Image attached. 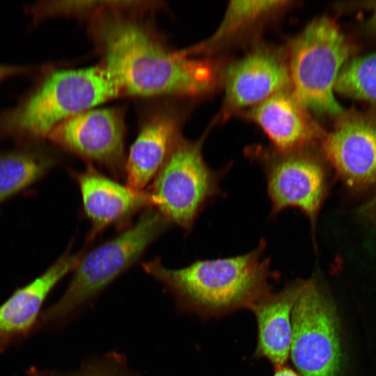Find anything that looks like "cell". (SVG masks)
<instances>
[{
  "instance_id": "1",
  "label": "cell",
  "mask_w": 376,
  "mask_h": 376,
  "mask_svg": "<svg viewBox=\"0 0 376 376\" xmlns=\"http://www.w3.org/2000/svg\"><path fill=\"white\" fill-rule=\"evenodd\" d=\"M91 33L121 93L143 97L196 96L212 91L219 68L207 59L169 49L149 29L120 12L93 18Z\"/></svg>"
},
{
  "instance_id": "2",
  "label": "cell",
  "mask_w": 376,
  "mask_h": 376,
  "mask_svg": "<svg viewBox=\"0 0 376 376\" xmlns=\"http://www.w3.org/2000/svg\"><path fill=\"white\" fill-rule=\"evenodd\" d=\"M265 243L242 255L195 261L180 269L166 267L159 258L141 264L163 284L183 309L204 316L251 308L271 293L269 262Z\"/></svg>"
},
{
  "instance_id": "3",
  "label": "cell",
  "mask_w": 376,
  "mask_h": 376,
  "mask_svg": "<svg viewBox=\"0 0 376 376\" xmlns=\"http://www.w3.org/2000/svg\"><path fill=\"white\" fill-rule=\"evenodd\" d=\"M37 75L13 107L0 111V141H43L63 120L121 93L102 65L57 69Z\"/></svg>"
},
{
  "instance_id": "4",
  "label": "cell",
  "mask_w": 376,
  "mask_h": 376,
  "mask_svg": "<svg viewBox=\"0 0 376 376\" xmlns=\"http://www.w3.org/2000/svg\"><path fill=\"white\" fill-rule=\"evenodd\" d=\"M171 223L155 208L145 210L137 221L116 237L84 253L61 298L40 316L46 324L63 319L132 266Z\"/></svg>"
},
{
  "instance_id": "5",
  "label": "cell",
  "mask_w": 376,
  "mask_h": 376,
  "mask_svg": "<svg viewBox=\"0 0 376 376\" xmlns=\"http://www.w3.org/2000/svg\"><path fill=\"white\" fill-rule=\"evenodd\" d=\"M351 52L338 24L327 16L313 19L292 40L287 56L290 88L308 111L343 113L334 91Z\"/></svg>"
},
{
  "instance_id": "6",
  "label": "cell",
  "mask_w": 376,
  "mask_h": 376,
  "mask_svg": "<svg viewBox=\"0 0 376 376\" xmlns=\"http://www.w3.org/2000/svg\"><path fill=\"white\" fill-rule=\"evenodd\" d=\"M219 179L203 158L202 140L181 136L148 193L152 207L171 224L189 230L207 203L222 194Z\"/></svg>"
},
{
  "instance_id": "7",
  "label": "cell",
  "mask_w": 376,
  "mask_h": 376,
  "mask_svg": "<svg viewBox=\"0 0 376 376\" xmlns=\"http://www.w3.org/2000/svg\"><path fill=\"white\" fill-rule=\"evenodd\" d=\"M291 322L290 354L300 376H336L340 361L336 320L317 279L304 280Z\"/></svg>"
},
{
  "instance_id": "8",
  "label": "cell",
  "mask_w": 376,
  "mask_h": 376,
  "mask_svg": "<svg viewBox=\"0 0 376 376\" xmlns=\"http://www.w3.org/2000/svg\"><path fill=\"white\" fill-rule=\"evenodd\" d=\"M125 130L120 108H93L61 122L46 139L120 178H125Z\"/></svg>"
},
{
  "instance_id": "9",
  "label": "cell",
  "mask_w": 376,
  "mask_h": 376,
  "mask_svg": "<svg viewBox=\"0 0 376 376\" xmlns=\"http://www.w3.org/2000/svg\"><path fill=\"white\" fill-rule=\"evenodd\" d=\"M260 162L267 180L272 214L288 207L299 209L315 228L327 191V173L320 158L306 148L277 151Z\"/></svg>"
},
{
  "instance_id": "10",
  "label": "cell",
  "mask_w": 376,
  "mask_h": 376,
  "mask_svg": "<svg viewBox=\"0 0 376 376\" xmlns=\"http://www.w3.org/2000/svg\"><path fill=\"white\" fill-rule=\"evenodd\" d=\"M289 87L286 54L271 46H257L230 63L224 72V117L253 107Z\"/></svg>"
},
{
  "instance_id": "11",
  "label": "cell",
  "mask_w": 376,
  "mask_h": 376,
  "mask_svg": "<svg viewBox=\"0 0 376 376\" xmlns=\"http://www.w3.org/2000/svg\"><path fill=\"white\" fill-rule=\"evenodd\" d=\"M72 175L79 187L83 212L91 224L88 243L106 228L124 225L137 212L152 207L148 192L136 191L119 183L93 164Z\"/></svg>"
},
{
  "instance_id": "12",
  "label": "cell",
  "mask_w": 376,
  "mask_h": 376,
  "mask_svg": "<svg viewBox=\"0 0 376 376\" xmlns=\"http://www.w3.org/2000/svg\"><path fill=\"white\" fill-rule=\"evenodd\" d=\"M321 143L325 157L347 184L376 179V125L367 118L357 113L342 116Z\"/></svg>"
},
{
  "instance_id": "13",
  "label": "cell",
  "mask_w": 376,
  "mask_h": 376,
  "mask_svg": "<svg viewBox=\"0 0 376 376\" xmlns=\"http://www.w3.org/2000/svg\"><path fill=\"white\" fill-rule=\"evenodd\" d=\"M246 116L264 131L280 152L308 148L324 133L290 87L251 107Z\"/></svg>"
},
{
  "instance_id": "14",
  "label": "cell",
  "mask_w": 376,
  "mask_h": 376,
  "mask_svg": "<svg viewBox=\"0 0 376 376\" xmlns=\"http://www.w3.org/2000/svg\"><path fill=\"white\" fill-rule=\"evenodd\" d=\"M84 251H66L43 274L17 289L0 306V352L13 342L27 336L49 293L61 279L75 270Z\"/></svg>"
},
{
  "instance_id": "15",
  "label": "cell",
  "mask_w": 376,
  "mask_h": 376,
  "mask_svg": "<svg viewBox=\"0 0 376 376\" xmlns=\"http://www.w3.org/2000/svg\"><path fill=\"white\" fill-rule=\"evenodd\" d=\"M180 128V117L171 109H160L146 119L125 160L127 186L143 191L181 137Z\"/></svg>"
},
{
  "instance_id": "16",
  "label": "cell",
  "mask_w": 376,
  "mask_h": 376,
  "mask_svg": "<svg viewBox=\"0 0 376 376\" xmlns=\"http://www.w3.org/2000/svg\"><path fill=\"white\" fill-rule=\"evenodd\" d=\"M304 280H297L276 294H269L251 309L258 329L257 357H265L276 368L284 366L290 355L293 306Z\"/></svg>"
},
{
  "instance_id": "17",
  "label": "cell",
  "mask_w": 376,
  "mask_h": 376,
  "mask_svg": "<svg viewBox=\"0 0 376 376\" xmlns=\"http://www.w3.org/2000/svg\"><path fill=\"white\" fill-rule=\"evenodd\" d=\"M60 161L43 141L17 142L0 151V204L43 177Z\"/></svg>"
},
{
  "instance_id": "18",
  "label": "cell",
  "mask_w": 376,
  "mask_h": 376,
  "mask_svg": "<svg viewBox=\"0 0 376 376\" xmlns=\"http://www.w3.org/2000/svg\"><path fill=\"white\" fill-rule=\"evenodd\" d=\"M290 3L288 1H231L213 34L185 52L189 56L195 53H211Z\"/></svg>"
},
{
  "instance_id": "19",
  "label": "cell",
  "mask_w": 376,
  "mask_h": 376,
  "mask_svg": "<svg viewBox=\"0 0 376 376\" xmlns=\"http://www.w3.org/2000/svg\"><path fill=\"white\" fill-rule=\"evenodd\" d=\"M334 90L376 104V52L347 63L338 76Z\"/></svg>"
},
{
  "instance_id": "20",
  "label": "cell",
  "mask_w": 376,
  "mask_h": 376,
  "mask_svg": "<svg viewBox=\"0 0 376 376\" xmlns=\"http://www.w3.org/2000/svg\"><path fill=\"white\" fill-rule=\"evenodd\" d=\"M126 7L125 1H40L26 6L25 11L32 17L33 26L54 16L95 17L106 11L124 10Z\"/></svg>"
},
{
  "instance_id": "21",
  "label": "cell",
  "mask_w": 376,
  "mask_h": 376,
  "mask_svg": "<svg viewBox=\"0 0 376 376\" xmlns=\"http://www.w3.org/2000/svg\"><path fill=\"white\" fill-rule=\"evenodd\" d=\"M52 65V63L37 65H17L0 63V82L17 75H38Z\"/></svg>"
},
{
  "instance_id": "22",
  "label": "cell",
  "mask_w": 376,
  "mask_h": 376,
  "mask_svg": "<svg viewBox=\"0 0 376 376\" xmlns=\"http://www.w3.org/2000/svg\"><path fill=\"white\" fill-rule=\"evenodd\" d=\"M63 376H124L117 370L106 366H93L82 369L77 373Z\"/></svg>"
},
{
  "instance_id": "23",
  "label": "cell",
  "mask_w": 376,
  "mask_h": 376,
  "mask_svg": "<svg viewBox=\"0 0 376 376\" xmlns=\"http://www.w3.org/2000/svg\"><path fill=\"white\" fill-rule=\"evenodd\" d=\"M274 376H300V375L292 368L283 366L276 368Z\"/></svg>"
},
{
  "instance_id": "24",
  "label": "cell",
  "mask_w": 376,
  "mask_h": 376,
  "mask_svg": "<svg viewBox=\"0 0 376 376\" xmlns=\"http://www.w3.org/2000/svg\"><path fill=\"white\" fill-rule=\"evenodd\" d=\"M371 15L368 19V26L375 32H376V1L373 2L370 5Z\"/></svg>"
},
{
  "instance_id": "25",
  "label": "cell",
  "mask_w": 376,
  "mask_h": 376,
  "mask_svg": "<svg viewBox=\"0 0 376 376\" xmlns=\"http://www.w3.org/2000/svg\"><path fill=\"white\" fill-rule=\"evenodd\" d=\"M29 376H45L43 373L38 370L36 368H31L28 371Z\"/></svg>"
}]
</instances>
